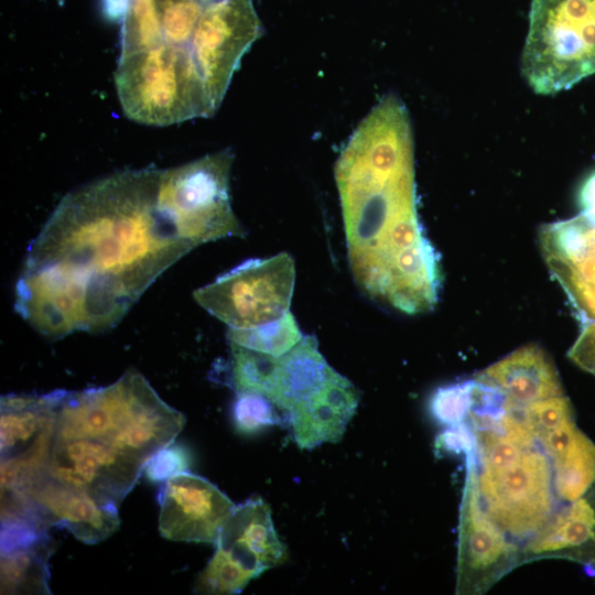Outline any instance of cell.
Returning <instances> with one entry per match:
<instances>
[{"label": "cell", "instance_id": "obj_26", "mask_svg": "<svg viewBox=\"0 0 595 595\" xmlns=\"http://www.w3.org/2000/svg\"><path fill=\"white\" fill-rule=\"evenodd\" d=\"M437 451L451 453H464L465 455L476 451V439L468 422L451 425L435 440Z\"/></svg>", "mask_w": 595, "mask_h": 595}, {"label": "cell", "instance_id": "obj_24", "mask_svg": "<svg viewBox=\"0 0 595 595\" xmlns=\"http://www.w3.org/2000/svg\"><path fill=\"white\" fill-rule=\"evenodd\" d=\"M236 393L232 421L238 432L252 434L280 423L275 405L267 397L255 392Z\"/></svg>", "mask_w": 595, "mask_h": 595}, {"label": "cell", "instance_id": "obj_11", "mask_svg": "<svg viewBox=\"0 0 595 595\" xmlns=\"http://www.w3.org/2000/svg\"><path fill=\"white\" fill-rule=\"evenodd\" d=\"M286 559L285 544L275 532L268 504L255 497L235 506L208 562L230 585L242 591L251 580Z\"/></svg>", "mask_w": 595, "mask_h": 595}, {"label": "cell", "instance_id": "obj_25", "mask_svg": "<svg viewBox=\"0 0 595 595\" xmlns=\"http://www.w3.org/2000/svg\"><path fill=\"white\" fill-rule=\"evenodd\" d=\"M191 465L190 450L182 444L171 443L150 458L143 472L150 482L161 483L178 474L190 472Z\"/></svg>", "mask_w": 595, "mask_h": 595}, {"label": "cell", "instance_id": "obj_29", "mask_svg": "<svg viewBox=\"0 0 595 595\" xmlns=\"http://www.w3.org/2000/svg\"><path fill=\"white\" fill-rule=\"evenodd\" d=\"M592 574L595 576V562L588 565Z\"/></svg>", "mask_w": 595, "mask_h": 595}, {"label": "cell", "instance_id": "obj_17", "mask_svg": "<svg viewBox=\"0 0 595 595\" xmlns=\"http://www.w3.org/2000/svg\"><path fill=\"white\" fill-rule=\"evenodd\" d=\"M334 370L321 354L316 337L304 336L290 351L278 357L274 386L269 400L277 408L289 412L317 391Z\"/></svg>", "mask_w": 595, "mask_h": 595}, {"label": "cell", "instance_id": "obj_20", "mask_svg": "<svg viewBox=\"0 0 595 595\" xmlns=\"http://www.w3.org/2000/svg\"><path fill=\"white\" fill-rule=\"evenodd\" d=\"M303 337L290 311L277 320L252 328H228L227 331L229 342L274 357L290 351Z\"/></svg>", "mask_w": 595, "mask_h": 595}, {"label": "cell", "instance_id": "obj_10", "mask_svg": "<svg viewBox=\"0 0 595 595\" xmlns=\"http://www.w3.org/2000/svg\"><path fill=\"white\" fill-rule=\"evenodd\" d=\"M1 517L25 519L45 530L63 527L88 544L109 538L120 523L117 506L101 504L43 469L21 488L1 493Z\"/></svg>", "mask_w": 595, "mask_h": 595}, {"label": "cell", "instance_id": "obj_23", "mask_svg": "<svg viewBox=\"0 0 595 595\" xmlns=\"http://www.w3.org/2000/svg\"><path fill=\"white\" fill-rule=\"evenodd\" d=\"M517 411L537 442L563 423L574 420L571 401L564 394L518 407Z\"/></svg>", "mask_w": 595, "mask_h": 595}, {"label": "cell", "instance_id": "obj_3", "mask_svg": "<svg viewBox=\"0 0 595 595\" xmlns=\"http://www.w3.org/2000/svg\"><path fill=\"white\" fill-rule=\"evenodd\" d=\"M115 83L148 126L212 117L262 35L252 0H123Z\"/></svg>", "mask_w": 595, "mask_h": 595}, {"label": "cell", "instance_id": "obj_2", "mask_svg": "<svg viewBox=\"0 0 595 595\" xmlns=\"http://www.w3.org/2000/svg\"><path fill=\"white\" fill-rule=\"evenodd\" d=\"M334 174L358 288L405 314L431 311L441 269L416 212L412 126L398 96H385L359 123Z\"/></svg>", "mask_w": 595, "mask_h": 595}, {"label": "cell", "instance_id": "obj_22", "mask_svg": "<svg viewBox=\"0 0 595 595\" xmlns=\"http://www.w3.org/2000/svg\"><path fill=\"white\" fill-rule=\"evenodd\" d=\"M474 385L470 379L439 387L429 400L433 419L448 426L467 421L474 407Z\"/></svg>", "mask_w": 595, "mask_h": 595}, {"label": "cell", "instance_id": "obj_6", "mask_svg": "<svg viewBox=\"0 0 595 595\" xmlns=\"http://www.w3.org/2000/svg\"><path fill=\"white\" fill-rule=\"evenodd\" d=\"M234 153L227 149L162 170L160 198L177 230L193 248L228 237H244L229 197Z\"/></svg>", "mask_w": 595, "mask_h": 595}, {"label": "cell", "instance_id": "obj_18", "mask_svg": "<svg viewBox=\"0 0 595 595\" xmlns=\"http://www.w3.org/2000/svg\"><path fill=\"white\" fill-rule=\"evenodd\" d=\"M548 456L560 500L571 502L595 483V444L580 429L561 448Z\"/></svg>", "mask_w": 595, "mask_h": 595}, {"label": "cell", "instance_id": "obj_7", "mask_svg": "<svg viewBox=\"0 0 595 595\" xmlns=\"http://www.w3.org/2000/svg\"><path fill=\"white\" fill-rule=\"evenodd\" d=\"M295 283L293 258L281 252L247 260L194 291V300L229 328L248 329L289 311Z\"/></svg>", "mask_w": 595, "mask_h": 595}, {"label": "cell", "instance_id": "obj_8", "mask_svg": "<svg viewBox=\"0 0 595 595\" xmlns=\"http://www.w3.org/2000/svg\"><path fill=\"white\" fill-rule=\"evenodd\" d=\"M482 505L490 519L522 545L556 512L552 464L539 444L500 469L478 468Z\"/></svg>", "mask_w": 595, "mask_h": 595}, {"label": "cell", "instance_id": "obj_21", "mask_svg": "<svg viewBox=\"0 0 595 595\" xmlns=\"http://www.w3.org/2000/svg\"><path fill=\"white\" fill-rule=\"evenodd\" d=\"M231 380L236 392H255L270 398L278 357L229 342Z\"/></svg>", "mask_w": 595, "mask_h": 595}, {"label": "cell", "instance_id": "obj_9", "mask_svg": "<svg viewBox=\"0 0 595 595\" xmlns=\"http://www.w3.org/2000/svg\"><path fill=\"white\" fill-rule=\"evenodd\" d=\"M465 458L455 591L459 595H478L523 564L522 548L490 519L482 505L476 451Z\"/></svg>", "mask_w": 595, "mask_h": 595}, {"label": "cell", "instance_id": "obj_27", "mask_svg": "<svg viewBox=\"0 0 595 595\" xmlns=\"http://www.w3.org/2000/svg\"><path fill=\"white\" fill-rule=\"evenodd\" d=\"M584 324L567 355L578 367L595 376V321Z\"/></svg>", "mask_w": 595, "mask_h": 595}, {"label": "cell", "instance_id": "obj_12", "mask_svg": "<svg viewBox=\"0 0 595 595\" xmlns=\"http://www.w3.org/2000/svg\"><path fill=\"white\" fill-rule=\"evenodd\" d=\"M159 502L160 533L185 542L216 543L235 508L214 484L190 472L165 480Z\"/></svg>", "mask_w": 595, "mask_h": 595}, {"label": "cell", "instance_id": "obj_1", "mask_svg": "<svg viewBox=\"0 0 595 595\" xmlns=\"http://www.w3.org/2000/svg\"><path fill=\"white\" fill-rule=\"evenodd\" d=\"M162 170L116 172L58 203L29 246L15 311L50 338L115 327L193 247L160 199Z\"/></svg>", "mask_w": 595, "mask_h": 595}, {"label": "cell", "instance_id": "obj_14", "mask_svg": "<svg viewBox=\"0 0 595 595\" xmlns=\"http://www.w3.org/2000/svg\"><path fill=\"white\" fill-rule=\"evenodd\" d=\"M523 563L564 559L595 562V483L580 498L556 510L550 522L522 545Z\"/></svg>", "mask_w": 595, "mask_h": 595}, {"label": "cell", "instance_id": "obj_5", "mask_svg": "<svg viewBox=\"0 0 595 595\" xmlns=\"http://www.w3.org/2000/svg\"><path fill=\"white\" fill-rule=\"evenodd\" d=\"M521 73L539 95L595 74V0H532Z\"/></svg>", "mask_w": 595, "mask_h": 595}, {"label": "cell", "instance_id": "obj_19", "mask_svg": "<svg viewBox=\"0 0 595 595\" xmlns=\"http://www.w3.org/2000/svg\"><path fill=\"white\" fill-rule=\"evenodd\" d=\"M50 537L1 553V594H50Z\"/></svg>", "mask_w": 595, "mask_h": 595}, {"label": "cell", "instance_id": "obj_4", "mask_svg": "<svg viewBox=\"0 0 595 595\" xmlns=\"http://www.w3.org/2000/svg\"><path fill=\"white\" fill-rule=\"evenodd\" d=\"M184 424L183 413L165 403L139 371L129 369L106 387L57 390L53 432L88 441L140 476Z\"/></svg>", "mask_w": 595, "mask_h": 595}, {"label": "cell", "instance_id": "obj_13", "mask_svg": "<svg viewBox=\"0 0 595 595\" xmlns=\"http://www.w3.org/2000/svg\"><path fill=\"white\" fill-rule=\"evenodd\" d=\"M358 402L356 387L334 370L317 391L288 412L298 446L312 450L324 443L338 442L356 413Z\"/></svg>", "mask_w": 595, "mask_h": 595}, {"label": "cell", "instance_id": "obj_15", "mask_svg": "<svg viewBox=\"0 0 595 595\" xmlns=\"http://www.w3.org/2000/svg\"><path fill=\"white\" fill-rule=\"evenodd\" d=\"M475 378L502 391L513 407L562 396L558 371L538 345H526L486 369Z\"/></svg>", "mask_w": 595, "mask_h": 595}, {"label": "cell", "instance_id": "obj_28", "mask_svg": "<svg viewBox=\"0 0 595 595\" xmlns=\"http://www.w3.org/2000/svg\"><path fill=\"white\" fill-rule=\"evenodd\" d=\"M580 215L595 227V172L582 183L578 192Z\"/></svg>", "mask_w": 595, "mask_h": 595}, {"label": "cell", "instance_id": "obj_16", "mask_svg": "<svg viewBox=\"0 0 595 595\" xmlns=\"http://www.w3.org/2000/svg\"><path fill=\"white\" fill-rule=\"evenodd\" d=\"M57 390L45 394H9L1 398V462L33 448L52 428Z\"/></svg>", "mask_w": 595, "mask_h": 595}]
</instances>
